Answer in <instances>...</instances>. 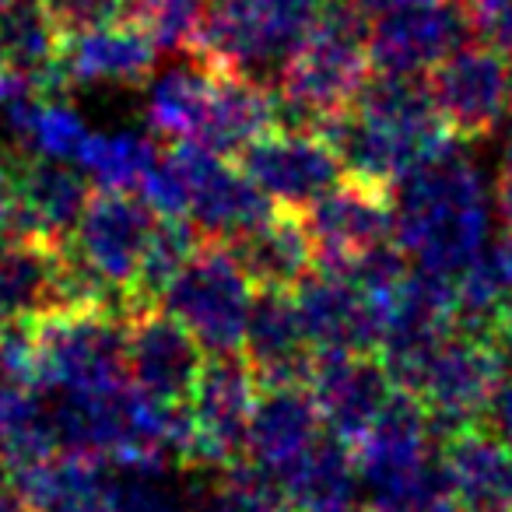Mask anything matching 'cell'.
Segmentation results:
<instances>
[{
    "instance_id": "cell-34",
    "label": "cell",
    "mask_w": 512,
    "mask_h": 512,
    "mask_svg": "<svg viewBox=\"0 0 512 512\" xmlns=\"http://www.w3.org/2000/svg\"><path fill=\"white\" fill-rule=\"evenodd\" d=\"M60 32H81L127 18V0H43Z\"/></svg>"
},
{
    "instance_id": "cell-15",
    "label": "cell",
    "mask_w": 512,
    "mask_h": 512,
    "mask_svg": "<svg viewBox=\"0 0 512 512\" xmlns=\"http://www.w3.org/2000/svg\"><path fill=\"white\" fill-rule=\"evenodd\" d=\"M323 267H348L393 239V190L344 176L316 204L299 211Z\"/></svg>"
},
{
    "instance_id": "cell-35",
    "label": "cell",
    "mask_w": 512,
    "mask_h": 512,
    "mask_svg": "<svg viewBox=\"0 0 512 512\" xmlns=\"http://www.w3.org/2000/svg\"><path fill=\"white\" fill-rule=\"evenodd\" d=\"M113 512H186V502L151 474H120Z\"/></svg>"
},
{
    "instance_id": "cell-16",
    "label": "cell",
    "mask_w": 512,
    "mask_h": 512,
    "mask_svg": "<svg viewBox=\"0 0 512 512\" xmlns=\"http://www.w3.org/2000/svg\"><path fill=\"white\" fill-rule=\"evenodd\" d=\"M127 379L162 407H183L204 365V348L165 309L141 306L127 316Z\"/></svg>"
},
{
    "instance_id": "cell-40",
    "label": "cell",
    "mask_w": 512,
    "mask_h": 512,
    "mask_svg": "<svg viewBox=\"0 0 512 512\" xmlns=\"http://www.w3.org/2000/svg\"><path fill=\"white\" fill-rule=\"evenodd\" d=\"M470 11V22H474L477 36H484V29L491 25V18L498 15V8H502V0H463Z\"/></svg>"
},
{
    "instance_id": "cell-41",
    "label": "cell",
    "mask_w": 512,
    "mask_h": 512,
    "mask_svg": "<svg viewBox=\"0 0 512 512\" xmlns=\"http://www.w3.org/2000/svg\"><path fill=\"white\" fill-rule=\"evenodd\" d=\"M351 8H358L365 18L372 15H386V11H397V8H411V4H421V0H344Z\"/></svg>"
},
{
    "instance_id": "cell-32",
    "label": "cell",
    "mask_w": 512,
    "mask_h": 512,
    "mask_svg": "<svg viewBox=\"0 0 512 512\" xmlns=\"http://www.w3.org/2000/svg\"><path fill=\"white\" fill-rule=\"evenodd\" d=\"M183 502L186 512H278L271 481L249 460L211 470Z\"/></svg>"
},
{
    "instance_id": "cell-31",
    "label": "cell",
    "mask_w": 512,
    "mask_h": 512,
    "mask_svg": "<svg viewBox=\"0 0 512 512\" xmlns=\"http://www.w3.org/2000/svg\"><path fill=\"white\" fill-rule=\"evenodd\" d=\"M211 85L214 67L200 64V60L165 71L151 85L148 95L151 130H158L162 137H172V141H197L200 123H204L207 113V99H211Z\"/></svg>"
},
{
    "instance_id": "cell-38",
    "label": "cell",
    "mask_w": 512,
    "mask_h": 512,
    "mask_svg": "<svg viewBox=\"0 0 512 512\" xmlns=\"http://www.w3.org/2000/svg\"><path fill=\"white\" fill-rule=\"evenodd\" d=\"M498 211H502L505 232L512 235V137L505 144V162L502 172H498Z\"/></svg>"
},
{
    "instance_id": "cell-23",
    "label": "cell",
    "mask_w": 512,
    "mask_h": 512,
    "mask_svg": "<svg viewBox=\"0 0 512 512\" xmlns=\"http://www.w3.org/2000/svg\"><path fill=\"white\" fill-rule=\"evenodd\" d=\"M242 362L260 386L274 383H309L316 351L302 334L292 292L278 288H256L249 309L246 334H242Z\"/></svg>"
},
{
    "instance_id": "cell-11",
    "label": "cell",
    "mask_w": 512,
    "mask_h": 512,
    "mask_svg": "<svg viewBox=\"0 0 512 512\" xmlns=\"http://www.w3.org/2000/svg\"><path fill=\"white\" fill-rule=\"evenodd\" d=\"M498 383H502V365L484 334L453 327L421 369L411 397H418V404L425 407L432 432L446 439L460 428L481 425V414Z\"/></svg>"
},
{
    "instance_id": "cell-3",
    "label": "cell",
    "mask_w": 512,
    "mask_h": 512,
    "mask_svg": "<svg viewBox=\"0 0 512 512\" xmlns=\"http://www.w3.org/2000/svg\"><path fill=\"white\" fill-rule=\"evenodd\" d=\"M155 225L158 214L134 193H92L71 235L64 239L67 264L78 281L81 299L109 306L123 316L148 306L141 295V271Z\"/></svg>"
},
{
    "instance_id": "cell-44",
    "label": "cell",
    "mask_w": 512,
    "mask_h": 512,
    "mask_svg": "<svg viewBox=\"0 0 512 512\" xmlns=\"http://www.w3.org/2000/svg\"><path fill=\"white\" fill-rule=\"evenodd\" d=\"M4 327H8V323H0V334H4Z\"/></svg>"
},
{
    "instance_id": "cell-21",
    "label": "cell",
    "mask_w": 512,
    "mask_h": 512,
    "mask_svg": "<svg viewBox=\"0 0 512 512\" xmlns=\"http://www.w3.org/2000/svg\"><path fill=\"white\" fill-rule=\"evenodd\" d=\"M323 428V418L316 411V400L309 393V383H274L260 386L253 414L246 428V456L260 474L274 477L285 467H292L309 446H313Z\"/></svg>"
},
{
    "instance_id": "cell-29",
    "label": "cell",
    "mask_w": 512,
    "mask_h": 512,
    "mask_svg": "<svg viewBox=\"0 0 512 512\" xmlns=\"http://www.w3.org/2000/svg\"><path fill=\"white\" fill-rule=\"evenodd\" d=\"M4 109H8L11 134L22 144V155L60 158V162L78 158L88 137V123L78 116V109L57 99V92H32Z\"/></svg>"
},
{
    "instance_id": "cell-22",
    "label": "cell",
    "mask_w": 512,
    "mask_h": 512,
    "mask_svg": "<svg viewBox=\"0 0 512 512\" xmlns=\"http://www.w3.org/2000/svg\"><path fill=\"white\" fill-rule=\"evenodd\" d=\"M158 50L134 22L95 25L67 32L60 43V81L64 85H116L137 88L155 71Z\"/></svg>"
},
{
    "instance_id": "cell-10",
    "label": "cell",
    "mask_w": 512,
    "mask_h": 512,
    "mask_svg": "<svg viewBox=\"0 0 512 512\" xmlns=\"http://www.w3.org/2000/svg\"><path fill=\"white\" fill-rule=\"evenodd\" d=\"M425 81L456 141L491 137L512 109V57L488 39H467Z\"/></svg>"
},
{
    "instance_id": "cell-28",
    "label": "cell",
    "mask_w": 512,
    "mask_h": 512,
    "mask_svg": "<svg viewBox=\"0 0 512 512\" xmlns=\"http://www.w3.org/2000/svg\"><path fill=\"white\" fill-rule=\"evenodd\" d=\"M64 32L43 0H8L0 8V67L29 78L39 92H57Z\"/></svg>"
},
{
    "instance_id": "cell-19",
    "label": "cell",
    "mask_w": 512,
    "mask_h": 512,
    "mask_svg": "<svg viewBox=\"0 0 512 512\" xmlns=\"http://www.w3.org/2000/svg\"><path fill=\"white\" fill-rule=\"evenodd\" d=\"M11 491L29 512H113L120 470L102 456L57 449L11 470Z\"/></svg>"
},
{
    "instance_id": "cell-39",
    "label": "cell",
    "mask_w": 512,
    "mask_h": 512,
    "mask_svg": "<svg viewBox=\"0 0 512 512\" xmlns=\"http://www.w3.org/2000/svg\"><path fill=\"white\" fill-rule=\"evenodd\" d=\"M15 218V186H11V165L0 162V239L11 232Z\"/></svg>"
},
{
    "instance_id": "cell-1",
    "label": "cell",
    "mask_w": 512,
    "mask_h": 512,
    "mask_svg": "<svg viewBox=\"0 0 512 512\" xmlns=\"http://www.w3.org/2000/svg\"><path fill=\"white\" fill-rule=\"evenodd\" d=\"M313 130L337 151L344 176L386 190L456 148V134L442 120L428 81L411 74H376L348 109L327 116Z\"/></svg>"
},
{
    "instance_id": "cell-24",
    "label": "cell",
    "mask_w": 512,
    "mask_h": 512,
    "mask_svg": "<svg viewBox=\"0 0 512 512\" xmlns=\"http://www.w3.org/2000/svg\"><path fill=\"white\" fill-rule=\"evenodd\" d=\"M267 481L274 488L278 512H355L362 488L351 446L330 432H323L292 467Z\"/></svg>"
},
{
    "instance_id": "cell-18",
    "label": "cell",
    "mask_w": 512,
    "mask_h": 512,
    "mask_svg": "<svg viewBox=\"0 0 512 512\" xmlns=\"http://www.w3.org/2000/svg\"><path fill=\"white\" fill-rule=\"evenodd\" d=\"M71 302H85L64 242L15 235L0 239V323H32Z\"/></svg>"
},
{
    "instance_id": "cell-6",
    "label": "cell",
    "mask_w": 512,
    "mask_h": 512,
    "mask_svg": "<svg viewBox=\"0 0 512 512\" xmlns=\"http://www.w3.org/2000/svg\"><path fill=\"white\" fill-rule=\"evenodd\" d=\"M323 4L327 0H207L190 57L256 81L278 74L316 25Z\"/></svg>"
},
{
    "instance_id": "cell-17",
    "label": "cell",
    "mask_w": 512,
    "mask_h": 512,
    "mask_svg": "<svg viewBox=\"0 0 512 512\" xmlns=\"http://www.w3.org/2000/svg\"><path fill=\"white\" fill-rule=\"evenodd\" d=\"M309 393L316 400L323 428L351 446L383 414L397 386L376 351H351V355H316Z\"/></svg>"
},
{
    "instance_id": "cell-26",
    "label": "cell",
    "mask_w": 512,
    "mask_h": 512,
    "mask_svg": "<svg viewBox=\"0 0 512 512\" xmlns=\"http://www.w3.org/2000/svg\"><path fill=\"white\" fill-rule=\"evenodd\" d=\"M278 113V92L267 88L264 81L246 78V74L214 71L207 113L193 144H204L218 155H235L253 137L271 130L278 123Z\"/></svg>"
},
{
    "instance_id": "cell-43",
    "label": "cell",
    "mask_w": 512,
    "mask_h": 512,
    "mask_svg": "<svg viewBox=\"0 0 512 512\" xmlns=\"http://www.w3.org/2000/svg\"><path fill=\"white\" fill-rule=\"evenodd\" d=\"M369 512H407V509H397V505H376V502H372Z\"/></svg>"
},
{
    "instance_id": "cell-13",
    "label": "cell",
    "mask_w": 512,
    "mask_h": 512,
    "mask_svg": "<svg viewBox=\"0 0 512 512\" xmlns=\"http://www.w3.org/2000/svg\"><path fill=\"white\" fill-rule=\"evenodd\" d=\"M474 36L477 29L463 0H421L411 8L386 11L369 25L372 71L425 78L439 60Z\"/></svg>"
},
{
    "instance_id": "cell-37",
    "label": "cell",
    "mask_w": 512,
    "mask_h": 512,
    "mask_svg": "<svg viewBox=\"0 0 512 512\" xmlns=\"http://www.w3.org/2000/svg\"><path fill=\"white\" fill-rule=\"evenodd\" d=\"M484 39H488V43H495L498 50H505L512 57V0H502L498 15L491 18V25L484 29Z\"/></svg>"
},
{
    "instance_id": "cell-45",
    "label": "cell",
    "mask_w": 512,
    "mask_h": 512,
    "mask_svg": "<svg viewBox=\"0 0 512 512\" xmlns=\"http://www.w3.org/2000/svg\"><path fill=\"white\" fill-rule=\"evenodd\" d=\"M4 4H8V0H0V8H4Z\"/></svg>"
},
{
    "instance_id": "cell-8",
    "label": "cell",
    "mask_w": 512,
    "mask_h": 512,
    "mask_svg": "<svg viewBox=\"0 0 512 512\" xmlns=\"http://www.w3.org/2000/svg\"><path fill=\"white\" fill-rule=\"evenodd\" d=\"M260 383L239 355H211L200 365L176 414V460L190 467H228L246 456V428Z\"/></svg>"
},
{
    "instance_id": "cell-25",
    "label": "cell",
    "mask_w": 512,
    "mask_h": 512,
    "mask_svg": "<svg viewBox=\"0 0 512 512\" xmlns=\"http://www.w3.org/2000/svg\"><path fill=\"white\" fill-rule=\"evenodd\" d=\"M456 512H512V446L484 425L442 439Z\"/></svg>"
},
{
    "instance_id": "cell-30",
    "label": "cell",
    "mask_w": 512,
    "mask_h": 512,
    "mask_svg": "<svg viewBox=\"0 0 512 512\" xmlns=\"http://www.w3.org/2000/svg\"><path fill=\"white\" fill-rule=\"evenodd\" d=\"M78 169L92 179L99 190H123L137 193L141 179L158 162V148L144 130H88L85 144L78 151Z\"/></svg>"
},
{
    "instance_id": "cell-20",
    "label": "cell",
    "mask_w": 512,
    "mask_h": 512,
    "mask_svg": "<svg viewBox=\"0 0 512 512\" xmlns=\"http://www.w3.org/2000/svg\"><path fill=\"white\" fill-rule=\"evenodd\" d=\"M11 165V186H15V218L11 235H36V239L64 242L74 221L81 218L92 183L81 169L60 158L22 155Z\"/></svg>"
},
{
    "instance_id": "cell-27",
    "label": "cell",
    "mask_w": 512,
    "mask_h": 512,
    "mask_svg": "<svg viewBox=\"0 0 512 512\" xmlns=\"http://www.w3.org/2000/svg\"><path fill=\"white\" fill-rule=\"evenodd\" d=\"M228 246L239 256L242 271L249 274L253 288H278V292H292L313 271L316 260L299 211L271 214L264 225H256L253 232L239 235Z\"/></svg>"
},
{
    "instance_id": "cell-5",
    "label": "cell",
    "mask_w": 512,
    "mask_h": 512,
    "mask_svg": "<svg viewBox=\"0 0 512 512\" xmlns=\"http://www.w3.org/2000/svg\"><path fill=\"white\" fill-rule=\"evenodd\" d=\"M32 386L50 397H81L127 379V316L99 302H71L25 323Z\"/></svg>"
},
{
    "instance_id": "cell-33",
    "label": "cell",
    "mask_w": 512,
    "mask_h": 512,
    "mask_svg": "<svg viewBox=\"0 0 512 512\" xmlns=\"http://www.w3.org/2000/svg\"><path fill=\"white\" fill-rule=\"evenodd\" d=\"M207 0H127V22L155 43L158 53H193Z\"/></svg>"
},
{
    "instance_id": "cell-7",
    "label": "cell",
    "mask_w": 512,
    "mask_h": 512,
    "mask_svg": "<svg viewBox=\"0 0 512 512\" xmlns=\"http://www.w3.org/2000/svg\"><path fill=\"white\" fill-rule=\"evenodd\" d=\"M253 295L256 288L232 246L200 239L162 288V309L190 330L207 355H239Z\"/></svg>"
},
{
    "instance_id": "cell-14",
    "label": "cell",
    "mask_w": 512,
    "mask_h": 512,
    "mask_svg": "<svg viewBox=\"0 0 512 512\" xmlns=\"http://www.w3.org/2000/svg\"><path fill=\"white\" fill-rule=\"evenodd\" d=\"M302 334L316 355H351L376 351L383 316L379 306L344 267L309 271L292 288Z\"/></svg>"
},
{
    "instance_id": "cell-2",
    "label": "cell",
    "mask_w": 512,
    "mask_h": 512,
    "mask_svg": "<svg viewBox=\"0 0 512 512\" xmlns=\"http://www.w3.org/2000/svg\"><path fill=\"white\" fill-rule=\"evenodd\" d=\"M393 242L414 267L442 278H456L484 249L488 190L456 148L393 186Z\"/></svg>"
},
{
    "instance_id": "cell-42",
    "label": "cell",
    "mask_w": 512,
    "mask_h": 512,
    "mask_svg": "<svg viewBox=\"0 0 512 512\" xmlns=\"http://www.w3.org/2000/svg\"><path fill=\"white\" fill-rule=\"evenodd\" d=\"M0 512H29L22 502H18V495L15 491H8V488H0Z\"/></svg>"
},
{
    "instance_id": "cell-36",
    "label": "cell",
    "mask_w": 512,
    "mask_h": 512,
    "mask_svg": "<svg viewBox=\"0 0 512 512\" xmlns=\"http://www.w3.org/2000/svg\"><path fill=\"white\" fill-rule=\"evenodd\" d=\"M481 425L512 446V376H505L502 383L495 386V393H491L488 407H484V414H481Z\"/></svg>"
},
{
    "instance_id": "cell-4",
    "label": "cell",
    "mask_w": 512,
    "mask_h": 512,
    "mask_svg": "<svg viewBox=\"0 0 512 512\" xmlns=\"http://www.w3.org/2000/svg\"><path fill=\"white\" fill-rule=\"evenodd\" d=\"M369 74V18L344 0H327L306 39L281 64L278 106L302 127H316L348 109Z\"/></svg>"
},
{
    "instance_id": "cell-9",
    "label": "cell",
    "mask_w": 512,
    "mask_h": 512,
    "mask_svg": "<svg viewBox=\"0 0 512 512\" xmlns=\"http://www.w3.org/2000/svg\"><path fill=\"white\" fill-rule=\"evenodd\" d=\"M183 183V218L197 228L200 239L235 242L274 214V204L260 186L225 155L204 144L179 141L169 151Z\"/></svg>"
},
{
    "instance_id": "cell-12",
    "label": "cell",
    "mask_w": 512,
    "mask_h": 512,
    "mask_svg": "<svg viewBox=\"0 0 512 512\" xmlns=\"http://www.w3.org/2000/svg\"><path fill=\"white\" fill-rule=\"evenodd\" d=\"M235 155L260 193L285 211H306L344 179L337 151L313 127H271Z\"/></svg>"
}]
</instances>
